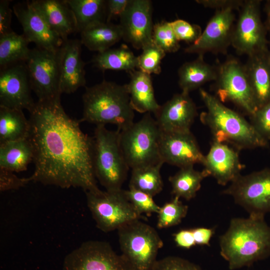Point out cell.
Instances as JSON below:
<instances>
[{
	"label": "cell",
	"instance_id": "obj_17",
	"mask_svg": "<svg viewBox=\"0 0 270 270\" xmlns=\"http://www.w3.org/2000/svg\"><path fill=\"white\" fill-rule=\"evenodd\" d=\"M12 8L22 25L23 34L30 42H34L36 47L50 51L58 50L63 40L52 30L30 0L17 3Z\"/></svg>",
	"mask_w": 270,
	"mask_h": 270
},
{
	"label": "cell",
	"instance_id": "obj_36",
	"mask_svg": "<svg viewBox=\"0 0 270 270\" xmlns=\"http://www.w3.org/2000/svg\"><path fill=\"white\" fill-rule=\"evenodd\" d=\"M152 40L166 53L176 52L180 48L170 22L162 21L154 25Z\"/></svg>",
	"mask_w": 270,
	"mask_h": 270
},
{
	"label": "cell",
	"instance_id": "obj_34",
	"mask_svg": "<svg viewBox=\"0 0 270 270\" xmlns=\"http://www.w3.org/2000/svg\"><path fill=\"white\" fill-rule=\"evenodd\" d=\"M188 211V206L184 204L180 198L174 196L160 207L158 213L157 227L164 228L178 224L186 217Z\"/></svg>",
	"mask_w": 270,
	"mask_h": 270
},
{
	"label": "cell",
	"instance_id": "obj_24",
	"mask_svg": "<svg viewBox=\"0 0 270 270\" xmlns=\"http://www.w3.org/2000/svg\"><path fill=\"white\" fill-rule=\"evenodd\" d=\"M129 74L130 80L126 86L132 108L140 113L155 114L160 105L156 99L150 75L136 70Z\"/></svg>",
	"mask_w": 270,
	"mask_h": 270
},
{
	"label": "cell",
	"instance_id": "obj_19",
	"mask_svg": "<svg viewBox=\"0 0 270 270\" xmlns=\"http://www.w3.org/2000/svg\"><path fill=\"white\" fill-rule=\"evenodd\" d=\"M196 104L188 93L174 94L154 114L162 131L188 132L197 116Z\"/></svg>",
	"mask_w": 270,
	"mask_h": 270
},
{
	"label": "cell",
	"instance_id": "obj_4",
	"mask_svg": "<svg viewBox=\"0 0 270 270\" xmlns=\"http://www.w3.org/2000/svg\"><path fill=\"white\" fill-rule=\"evenodd\" d=\"M82 100L83 112L80 122H86L96 126L115 124L120 130L134 122V110L130 102L126 84L104 80L86 87Z\"/></svg>",
	"mask_w": 270,
	"mask_h": 270
},
{
	"label": "cell",
	"instance_id": "obj_15",
	"mask_svg": "<svg viewBox=\"0 0 270 270\" xmlns=\"http://www.w3.org/2000/svg\"><path fill=\"white\" fill-rule=\"evenodd\" d=\"M152 6L150 0H129L120 16L122 39L136 49H142L152 40Z\"/></svg>",
	"mask_w": 270,
	"mask_h": 270
},
{
	"label": "cell",
	"instance_id": "obj_10",
	"mask_svg": "<svg viewBox=\"0 0 270 270\" xmlns=\"http://www.w3.org/2000/svg\"><path fill=\"white\" fill-rule=\"evenodd\" d=\"M222 193L232 196L249 216L264 217L270 213V168L240 174Z\"/></svg>",
	"mask_w": 270,
	"mask_h": 270
},
{
	"label": "cell",
	"instance_id": "obj_8",
	"mask_svg": "<svg viewBox=\"0 0 270 270\" xmlns=\"http://www.w3.org/2000/svg\"><path fill=\"white\" fill-rule=\"evenodd\" d=\"M87 206L96 226L106 232L142 218L126 197L124 190L86 192Z\"/></svg>",
	"mask_w": 270,
	"mask_h": 270
},
{
	"label": "cell",
	"instance_id": "obj_26",
	"mask_svg": "<svg viewBox=\"0 0 270 270\" xmlns=\"http://www.w3.org/2000/svg\"><path fill=\"white\" fill-rule=\"evenodd\" d=\"M217 68L206 63L203 56H198L194 60L184 64L178 70V84L186 93L200 88L206 82L215 81Z\"/></svg>",
	"mask_w": 270,
	"mask_h": 270
},
{
	"label": "cell",
	"instance_id": "obj_35",
	"mask_svg": "<svg viewBox=\"0 0 270 270\" xmlns=\"http://www.w3.org/2000/svg\"><path fill=\"white\" fill-rule=\"evenodd\" d=\"M138 56V68L142 72L150 75L158 74L162 70L160 64L166 53L152 41L142 49Z\"/></svg>",
	"mask_w": 270,
	"mask_h": 270
},
{
	"label": "cell",
	"instance_id": "obj_27",
	"mask_svg": "<svg viewBox=\"0 0 270 270\" xmlns=\"http://www.w3.org/2000/svg\"><path fill=\"white\" fill-rule=\"evenodd\" d=\"M33 158V148L28 138L0 144L1 169L13 172L24 171Z\"/></svg>",
	"mask_w": 270,
	"mask_h": 270
},
{
	"label": "cell",
	"instance_id": "obj_2",
	"mask_svg": "<svg viewBox=\"0 0 270 270\" xmlns=\"http://www.w3.org/2000/svg\"><path fill=\"white\" fill-rule=\"evenodd\" d=\"M219 244L230 270L250 266L270 256V226L264 216L233 218Z\"/></svg>",
	"mask_w": 270,
	"mask_h": 270
},
{
	"label": "cell",
	"instance_id": "obj_37",
	"mask_svg": "<svg viewBox=\"0 0 270 270\" xmlns=\"http://www.w3.org/2000/svg\"><path fill=\"white\" fill-rule=\"evenodd\" d=\"M124 194L136 210L140 215H150L158 213L160 206L154 200L151 196L132 188L124 190Z\"/></svg>",
	"mask_w": 270,
	"mask_h": 270
},
{
	"label": "cell",
	"instance_id": "obj_41",
	"mask_svg": "<svg viewBox=\"0 0 270 270\" xmlns=\"http://www.w3.org/2000/svg\"><path fill=\"white\" fill-rule=\"evenodd\" d=\"M30 182L28 178H20L13 172L0 168V190H17Z\"/></svg>",
	"mask_w": 270,
	"mask_h": 270
},
{
	"label": "cell",
	"instance_id": "obj_12",
	"mask_svg": "<svg viewBox=\"0 0 270 270\" xmlns=\"http://www.w3.org/2000/svg\"><path fill=\"white\" fill-rule=\"evenodd\" d=\"M25 63L32 90L38 100L60 98L62 94L60 84L58 50L54 52L36 46L30 49Z\"/></svg>",
	"mask_w": 270,
	"mask_h": 270
},
{
	"label": "cell",
	"instance_id": "obj_48",
	"mask_svg": "<svg viewBox=\"0 0 270 270\" xmlns=\"http://www.w3.org/2000/svg\"><path fill=\"white\" fill-rule=\"evenodd\" d=\"M269 58H270V50H269Z\"/></svg>",
	"mask_w": 270,
	"mask_h": 270
},
{
	"label": "cell",
	"instance_id": "obj_5",
	"mask_svg": "<svg viewBox=\"0 0 270 270\" xmlns=\"http://www.w3.org/2000/svg\"><path fill=\"white\" fill-rule=\"evenodd\" d=\"M98 125L93 138V165L95 176L108 191L117 190L126 179L130 168L120 143V130Z\"/></svg>",
	"mask_w": 270,
	"mask_h": 270
},
{
	"label": "cell",
	"instance_id": "obj_32",
	"mask_svg": "<svg viewBox=\"0 0 270 270\" xmlns=\"http://www.w3.org/2000/svg\"><path fill=\"white\" fill-rule=\"evenodd\" d=\"M29 43L23 34H18L14 31L0 36V69L25 62L30 52Z\"/></svg>",
	"mask_w": 270,
	"mask_h": 270
},
{
	"label": "cell",
	"instance_id": "obj_11",
	"mask_svg": "<svg viewBox=\"0 0 270 270\" xmlns=\"http://www.w3.org/2000/svg\"><path fill=\"white\" fill-rule=\"evenodd\" d=\"M260 1L244 0L234 25L232 46L240 54L250 56L269 51L266 28L260 13Z\"/></svg>",
	"mask_w": 270,
	"mask_h": 270
},
{
	"label": "cell",
	"instance_id": "obj_9",
	"mask_svg": "<svg viewBox=\"0 0 270 270\" xmlns=\"http://www.w3.org/2000/svg\"><path fill=\"white\" fill-rule=\"evenodd\" d=\"M216 97L222 102H231L250 117L258 109L244 66L233 57L217 68Z\"/></svg>",
	"mask_w": 270,
	"mask_h": 270
},
{
	"label": "cell",
	"instance_id": "obj_42",
	"mask_svg": "<svg viewBox=\"0 0 270 270\" xmlns=\"http://www.w3.org/2000/svg\"><path fill=\"white\" fill-rule=\"evenodd\" d=\"M10 0H0V36L13 32L11 28L12 10Z\"/></svg>",
	"mask_w": 270,
	"mask_h": 270
},
{
	"label": "cell",
	"instance_id": "obj_28",
	"mask_svg": "<svg viewBox=\"0 0 270 270\" xmlns=\"http://www.w3.org/2000/svg\"><path fill=\"white\" fill-rule=\"evenodd\" d=\"M29 132L22 110L0 106V144L27 138Z\"/></svg>",
	"mask_w": 270,
	"mask_h": 270
},
{
	"label": "cell",
	"instance_id": "obj_13",
	"mask_svg": "<svg viewBox=\"0 0 270 270\" xmlns=\"http://www.w3.org/2000/svg\"><path fill=\"white\" fill-rule=\"evenodd\" d=\"M62 270H133L122 255L106 242L88 240L68 254Z\"/></svg>",
	"mask_w": 270,
	"mask_h": 270
},
{
	"label": "cell",
	"instance_id": "obj_43",
	"mask_svg": "<svg viewBox=\"0 0 270 270\" xmlns=\"http://www.w3.org/2000/svg\"><path fill=\"white\" fill-rule=\"evenodd\" d=\"M244 0H196V2L206 8L216 10L230 8L240 10Z\"/></svg>",
	"mask_w": 270,
	"mask_h": 270
},
{
	"label": "cell",
	"instance_id": "obj_39",
	"mask_svg": "<svg viewBox=\"0 0 270 270\" xmlns=\"http://www.w3.org/2000/svg\"><path fill=\"white\" fill-rule=\"evenodd\" d=\"M152 270H202L200 266L186 259L168 256L157 260Z\"/></svg>",
	"mask_w": 270,
	"mask_h": 270
},
{
	"label": "cell",
	"instance_id": "obj_21",
	"mask_svg": "<svg viewBox=\"0 0 270 270\" xmlns=\"http://www.w3.org/2000/svg\"><path fill=\"white\" fill-rule=\"evenodd\" d=\"M82 46L80 40L68 39L58 50L62 94H70L86 86L85 62L81 57Z\"/></svg>",
	"mask_w": 270,
	"mask_h": 270
},
{
	"label": "cell",
	"instance_id": "obj_25",
	"mask_svg": "<svg viewBox=\"0 0 270 270\" xmlns=\"http://www.w3.org/2000/svg\"><path fill=\"white\" fill-rule=\"evenodd\" d=\"M80 41L90 50L104 52L122 39L119 24L100 22L88 26L80 32Z\"/></svg>",
	"mask_w": 270,
	"mask_h": 270
},
{
	"label": "cell",
	"instance_id": "obj_47",
	"mask_svg": "<svg viewBox=\"0 0 270 270\" xmlns=\"http://www.w3.org/2000/svg\"><path fill=\"white\" fill-rule=\"evenodd\" d=\"M266 20L265 26L268 30L270 32V1L268 2L266 6Z\"/></svg>",
	"mask_w": 270,
	"mask_h": 270
},
{
	"label": "cell",
	"instance_id": "obj_23",
	"mask_svg": "<svg viewBox=\"0 0 270 270\" xmlns=\"http://www.w3.org/2000/svg\"><path fill=\"white\" fill-rule=\"evenodd\" d=\"M244 66L258 108L270 101L269 51L248 56Z\"/></svg>",
	"mask_w": 270,
	"mask_h": 270
},
{
	"label": "cell",
	"instance_id": "obj_38",
	"mask_svg": "<svg viewBox=\"0 0 270 270\" xmlns=\"http://www.w3.org/2000/svg\"><path fill=\"white\" fill-rule=\"evenodd\" d=\"M170 22L179 42L182 40L192 44L198 39L202 33L200 26L190 24L182 20L178 19Z\"/></svg>",
	"mask_w": 270,
	"mask_h": 270
},
{
	"label": "cell",
	"instance_id": "obj_30",
	"mask_svg": "<svg viewBox=\"0 0 270 270\" xmlns=\"http://www.w3.org/2000/svg\"><path fill=\"white\" fill-rule=\"evenodd\" d=\"M66 0L74 14L78 32L93 24L106 22V0Z\"/></svg>",
	"mask_w": 270,
	"mask_h": 270
},
{
	"label": "cell",
	"instance_id": "obj_14",
	"mask_svg": "<svg viewBox=\"0 0 270 270\" xmlns=\"http://www.w3.org/2000/svg\"><path fill=\"white\" fill-rule=\"evenodd\" d=\"M234 20L233 10H216L198 39L186 48L185 52L203 56L209 52L226 53L228 48L232 46Z\"/></svg>",
	"mask_w": 270,
	"mask_h": 270
},
{
	"label": "cell",
	"instance_id": "obj_33",
	"mask_svg": "<svg viewBox=\"0 0 270 270\" xmlns=\"http://www.w3.org/2000/svg\"><path fill=\"white\" fill-rule=\"evenodd\" d=\"M164 163L132 169L129 188L144 192L154 197L163 188L160 168Z\"/></svg>",
	"mask_w": 270,
	"mask_h": 270
},
{
	"label": "cell",
	"instance_id": "obj_40",
	"mask_svg": "<svg viewBox=\"0 0 270 270\" xmlns=\"http://www.w3.org/2000/svg\"><path fill=\"white\" fill-rule=\"evenodd\" d=\"M251 123L264 138L270 140V101L258 108L250 117Z\"/></svg>",
	"mask_w": 270,
	"mask_h": 270
},
{
	"label": "cell",
	"instance_id": "obj_46",
	"mask_svg": "<svg viewBox=\"0 0 270 270\" xmlns=\"http://www.w3.org/2000/svg\"><path fill=\"white\" fill-rule=\"evenodd\" d=\"M196 245L210 246V240L215 232L214 228L198 227L192 228Z\"/></svg>",
	"mask_w": 270,
	"mask_h": 270
},
{
	"label": "cell",
	"instance_id": "obj_22",
	"mask_svg": "<svg viewBox=\"0 0 270 270\" xmlns=\"http://www.w3.org/2000/svg\"><path fill=\"white\" fill-rule=\"evenodd\" d=\"M48 26L62 40L78 32L74 14L66 0H32Z\"/></svg>",
	"mask_w": 270,
	"mask_h": 270
},
{
	"label": "cell",
	"instance_id": "obj_1",
	"mask_svg": "<svg viewBox=\"0 0 270 270\" xmlns=\"http://www.w3.org/2000/svg\"><path fill=\"white\" fill-rule=\"evenodd\" d=\"M28 138L33 148L34 170L30 182L98 192L93 165V138L80 122L70 117L60 98L39 101L29 112Z\"/></svg>",
	"mask_w": 270,
	"mask_h": 270
},
{
	"label": "cell",
	"instance_id": "obj_31",
	"mask_svg": "<svg viewBox=\"0 0 270 270\" xmlns=\"http://www.w3.org/2000/svg\"><path fill=\"white\" fill-rule=\"evenodd\" d=\"M180 168L168 178L172 188V193L174 196L189 200L196 196L200 188L202 182L208 176L204 170L200 172L194 170L193 166Z\"/></svg>",
	"mask_w": 270,
	"mask_h": 270
},
{
	"label": "cell",
	"instance_id": "obj_7",
	"mask_svg": "<svg viewBox=\"0 0 270 270\" xmlns=\"http://www.w3.org/2000/svg\"><path fill=\"white\" fill-rule=\"evenodd\" d=\"M118 234L122 254L133 270H152L164 244L157 231L136 220L121 226Z\"/></svg>",
	"mask_w": 270,
	"mask_h": 270
},
{
	"label": "cell",
	"instance_id": "obj_44",
	"mask_svg": "<svg viewBox=\"0 0 270 270\" xmlns=\"http://www.w3.org/2000/svg\"><path fill=\"white\" fill-rule=\"evenodd\" d=\"M173 236L176 244L180 248L189 249L196 245L192 228L180 230Z\"/></svg>",
	"mask_w": 270,
	"mask_h": 270
},
{
	"label": "cell",
	"instance_id": "obj_16",
	"mask_svg": "<svg viewBox=\"0 0 270 270\" xmlns=\"http://www.w3.org/2000/svg\"><path fill=\"white\" fill-rule=\"evenodd\" d=\"M25 62L0 69V106L30 112L35 104Z\"/></svg>",
	"mask_w": 270,
	"mask_h": 270
},
{
	"label": "cell",
	"instance_id": "obj_45",
	"mask_svg": "<svg viewBox=\"0 0 270 270\" xmlns=\"http://www.w3.org/2000/svg\"><path fill=\"white\" fill-rule=\"evenodd\" d=\"M129 0H106V22L114 17L120 16L125 10Z\"/></svg>",
	"mask_w": 270,
	"mask_h": 270
},
{
	"label": "cell",
	"instance_id": "obj_18",
	"mask_svg": "<svg viewBox=\"0 0 270 270\" xmlns=\"http://www.w3.org/2000/svg\"><path fill=\"white\" fill-rule=\"evenodd\" d=\"M162 132L160 152L164 163L180 168L202 164L204 155L191 132Z\"/></svg>",
	"mask_w": 270,
	"mask_h": 270
},
{
	"label": "cell",
	"instance_id": "obj_20",
	"mask_svg": "<svg viewBox=\"0 0 270 270\" xmlns=\"http://www.w3.org/2000/svg\"><path fill=\"white\" fill-rule=\"evenodd\" d=\"M202 164L208 176H212L222 186L234 181L241 174L244 167L234 147L216 140H213L208 153L204 155Z\"/></svg>",
	"mask_w": 270,
	"mask_h": 270
},
{
	"label": "cell",
	"instance_id": "obj_6",
	"mask_svg": "<svg viewBox=\"0 0 270 270\" xmlns=\"http://www.w3.org/2000/svg\"><path fill=\"white\" fill-rule=\"evenodd\" d=\"M162 132L150 113L145 114L140 120L120 130V147L130 168L164 162L160 152Z\"/></svg>",
	"mask_w": 270,
	"mask_h": 270
},
{
	"label": "cell",
	"instance_id": "obj_29",
	"mask_svg": "<svg viewBox=\"0 0 270 270\" xmlns=\"http://www.w3.org/2000/svg\"><path fill=\"white\" fill-rule=\"evenodd\" d=\"M94 66L102 71L124 70L128 73L138 68V56L126 45L98 52L93 59Z\"/></svg>",
	"mask_w": 270,
	"mask_h": 270
},
{
	"label": "cell",
	"instance_id": "obj_3",
	"mask_svg": "<svg viewBox=\"0 0 270 270\" xmlns=\"http://www.w3.org/2000/svg\"><path fill=\"white\" fill-rule=\"evenodd\" d=\"M200 94L206 109L200 119L210 128L214 140L230 144L238 150L268 146V140L244 116L204 90L200 88Z\"/></svg>",
	"mask_w": 270,
	"mask_h": 270
}]
</instances>
